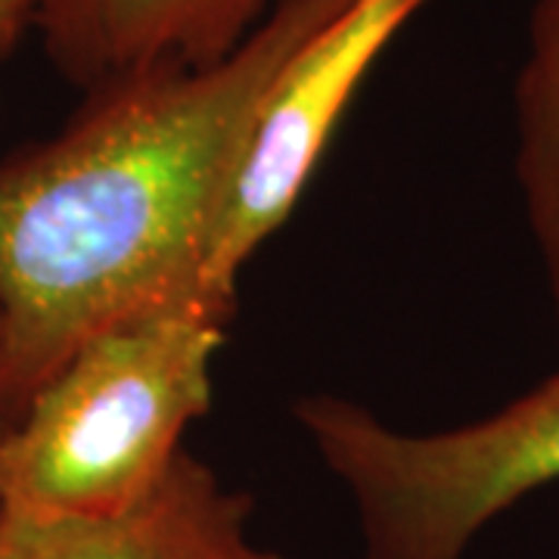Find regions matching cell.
Here are the masks:
<instances>
[{
    "label": "cell",
    "instance_id": "2",
    "mask_svg": "<svg viewBox=\"0 0 559 559\" xmlns=\"http://www.w3.org/2000/svg\"><path fill=\"white\" fill-rule=\"evenodd\" d=\"M227 320L165 301L81 342L0 436V507L112 516L138 503L212 407Z\"/></svg>",
    "mask_w": 559,
    "mask_h": 559
},
{
    "label": "cell",
    "instance_id": "3",
    "mask_svg": "<svg viewBox=\"0 0 559 559\" xmlns=\"http://www.w3.org/2000/svg\"><path fill=\"white\" fill-rule=\"evenodd\" d=\"M293 414L352 500L364 559H463L503 510L559 481V377L439 432L342 395H305Z\"/></svg>",
    "mask_w": 559,
    "mask_h": 559
},
{
    "label": "cell",
    "instance_id": "9",
    "mask_svg": "<svg viewBox=\"0 0 559 559\" xmlns=\"http://www.w3.org/2000/svg\"><path fill=\"white\" fill-rule=\"evenodd\" d=\"M13 404H10V392H7V364H3V326H0V436L13 426Z\"/></svg>",
    "mask_w": 559,
    "mask_h": 559
},
{
    "label": "cell",
    "instance_id": "1",
    "mask_svg": "<svg viewBox=\"0 0 559 559\" xmlns=\"http://www.w3.org/2000/svg\"><path fill=\"white\" fill-rule=\"evenodd\" d=\"M342 3L274 0L224 60L91 87L57 138L0 162V326L16 419L81 342L143 308L193 301L261 103Z\"/></svg>",
    "mask_w": 559,
    "mask_h": 559
},
{
    "label": "cell",
    "instance_id": "4",
    "mask_svg": "<svg viewBox=\"0 0 559 559\" xmlns=\"http://www.w3.org/2000/svg\"><path fill=\"white\" fill-rule=\"evenodd\" d=\"M429 0H345L283 66L202 249L193 301L234 314L246 261L293 215L326 143L385 47Z\"/></svg>",
    "mask_w": 559,
    "mask_h": 559
},
{
    "label": "cell",
    "instance_id": "7",
    "mask_svg": "<svg viewBox=\"0 0 559 559\" xmlns=\"http://www.w3.org/2000/svg\"><path fill=\"white\" fill-rule=\"evenodd\" d=\"M516 180L559 330V0H538L513 84Z\"/></svg>",
    "mask_w": 559,
    "mask_h": 559
},
{
    "label": "cell",
    "instance_id": "5",
    "mask_svg": "<svg viewBox=\"0 0 559 559\" xmlns=\"http://www.w3.org/2000/svg\"><path fill=\"white\" fill-rule=\"evenodd\" d=\"M0 559H286L252 535V498L187 448L112 516L0 507Z\"/></svg>",
    "mask_w": 559,
    "mask_h": 559
},
{
    "label": "cell",
    "instance_id": "6",
    "mask_svg": "<svg viewBox=\"0 0 559 559\" xmlns=\"http://www.w3.org/2000/svg\"><path fill=\"white\" fill-rule=\"evenodd\" d=\"M267 0H38L35 32L81 91L153 66H212L264 20Z\"/></svg>",
    "mask_w": 559,
    "mask_h": 559
},
{
    "label": "cell",
    "instance_id": "8",
    "mask_svg": "<svg viewBox=\"0 0 559 559\" xmlns=\"http://www.w3.org/2000/svg\"><path fill=\"white\" fill-rule=\"evenodd\" d=\"M38 0H0V62L13 57L22 38L35 28Z\"/></svg>",
    "mask_w": 559,
    "mask_h": 559
}]
</instances>
